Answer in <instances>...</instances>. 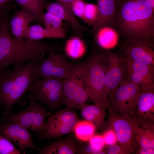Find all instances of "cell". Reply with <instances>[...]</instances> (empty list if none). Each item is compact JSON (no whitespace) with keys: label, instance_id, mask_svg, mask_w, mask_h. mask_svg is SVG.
<instances>
[{"label":"cell","instance_id":"1","mask_svg":"<svg viewBox=\"0 0 154 154\" xmlns=\"http://www.w3.org/2000/svg\"><path fill=\"white\" fill-rule=\"evenodd\" d=\"M113 27L126 41L153 42L154 9L145 0L120 2Z\"/></svg>","mask_w":154,"mask_h":154},{"label":"cell","instance_id":"2","mask_svg":"<svg viewBox=\"0 0 154 154\" xmlns=\"http://www.w3.org/2000/svg\"><path fill=\"white\" fill-rule=\"evenodd\" d=\"M39 60L13 65L12 68L0 72V106L3 117L9 115L13 106H24L25 96L33 82L37 80Z\"/></svg>","mask_w":154,"mask_h":154},{"label":"cell","instance_id":"3","mask_svg":"<svg viewBox=\"0 0 154 154\" xmlns=\"http://www.w3.org/2000/svg\"><path fill=\"white\" fill-rule=\"evenodd\" d=\"M7 14L0 23V72L12 65L24 62L28 48L23 40L15 37L9 28Z\"/></svg>","mask_w":154,"mask_h":154},{"label":"cell","instance_id":"4","mask_svg":"<svg viewBox=\"0 0 154 154\" xmlns=\"http://www.w3.org/2000/svg\"><path fill=\"white\" fill-rule=\"evenodd\" d=\"M63 102L66 108H80L89 98L90 91L85 76L84 62L74 65L63 79Z\"/></svg>","mask_w":154,"mask_h":154},{"label":"cell","instance_id":"5","mask_svg":"<svg viewBox=\"0 0 154 154\" xmlns=\"http://www.w3.org/2000/svg\"><path fill=\"white\" fill-rule=\"evenodd\" d=\"M104 74L105 94L108 100L112 93L128 79L124 56L112 52L97 53Z\"/></svg>","mask_w":154,"mask_h":154},{"label":"cell","instance_id":"6","mask_svg":"<svg viewBox=\"0 0 154 154\" xmlns=\"http://www.w3.org/2000/svg\"><path fill=\"white\" fill-rule=\"evenodd\" d=\"M28 107L17 113L12 112L8 116L0 119V122L7 121L17 123L25 128L36 133L38 138L42 139L44 132L46 118L52 115L37 101L28 95Z\"/></svg>","mask_w":154,"mask_h":154},{"label":"cell","instance_id":"7","mask_svg":"<svg viewBox=\"0 0 154 154\" xmlns=\"http://www.w3.org/2000/svg\"><path fill=\"white\" fill-rule=\"evenodd\" d=\"M63 79L48 77L36 80L30 88L28 95L51 110L59 108L64 105Z\"/></svg>","mask_w":154,"mask_h":154},{"label":"cell","instance_id":"8","mask_svg":"<svg viewBox=\"0 0 154 154\" xmlns=\"http://www.w3.org/2000/svg\"><path fill=\"white\" fill-rule=\"evenodd\" d=\"M140 94L137 86L128 79L110 95L107 107L109 113L117 112L125 117L131 118Z\"/></svg>","mask_w":154,"mask_h":154},{"label":"cell","instance_id":"9","mask_svg":"<svg viewBox=\"0 0 154 154\" xmlns=\"http://www.w3.org/2000/svg\"><path fill=\"white\" fill-rule=\"evenodd\" d=\"M84 69L86 81L90 91L89 98L94 104L107 106L108 101L104 88V74L97 53L92 52L86 62Z\"/></svg>","mask_w":154,"mask_h":154},{"label":"cell","instance_id":"10","mask_svg":"<svg viewBox=\"0 0 154 154\" xmlns=\"http://www.w3.org/2000/svg\"><path fill=\"white\" fill-rule=\"evenodd\" d=\"M80 120L71 109L66 108L57 111L48 118L42 139L59 138L73 131L74 127Z\"/></svg>","mask_w":154,"mask_h":154},{"label":"cell","instance_id":"11","mask_svg":"<svg viewBox=\"0 0 154 154\" xmlns=\"http://www.w3.org/2000/svg\"><path fill=\"white\" fill-rule=\"evenodd\" d=\"M37 65V79L52 77L64 79L70 74L74 65L64 56L56 52H50L48 57L39 60Z\"/></svg>","mask_w":154,"mask_h":154},{"label":"cell","instance_id":"12","mask_svg":"<svg viewBox=\"0 0 154 154\" xmlns=\"http://www.w3.org/2000/svg\"><path fill=\"white\" fill-rule=\"evenodd\" d=\"M105 126L108 129L114 131L120 143L132 145L134 139L140 129L131 118L125 117L117 112L109 113Z\"/></svg>","mask_w":154,"mask_h":154},{"label":"cell","instance_id":"13","mask_svg":"<svg viewBox=\"0 0 154 154\" xmlns=\"http://www.w3.org/2000/svg\"><path fill=\"white\" fill-rule=\"evenodd\" d=\"M0 134L17 145L21 152L26 149L37 148L28 130L16 123L7 121L0 122Z\"/></svg>","mask_w":154,"mask_h":154},{"label":"cell","instance_id":"14","mask_svg":"<svg viewBox=\"0 0 154 154\" xmlns=\"http://www.w3.org/2000/svg\"><path fill=\"white\" fill-rule=\"evenodd\" d=\"M122 49L125 58L154 66L153 42L135 40L127 41Z\"/></svg>","mask_w":154,"mask_h":154},{"label":"cell","instance_id":"15","mask_svg":"<svg viewBox=\"0 0 154 154\" xmlns=\"http://www.w3.org/2000/svg\"><path fill=\"white\" fill-rule=\"evenodd\" d=\"M131 119L140 128L147 127L154 122V91L141 92Z\"/></svg>","mask_w":154,"mask_h":154},{"label":"cell","instance_id":"16","mask_svg":"<svg viewBox=\"0 0 154 154\" xmlns=\"http://www.w3.org/2000/svg\"><path fill=\"white\" fill-rule=\"evenodd\" d=\"M120 2L119 0H97L98 18L96 24L92 27L91 33H96L104 26L113 27Z\"/></svg>","mask_w":154,"mask_h":154},{"label":"cell","instance_id":"17","mask_svg":"<svg viewBox=\"0 0 154 154\" xmlns=\"http://www.w3.org/2000/svg\"><path fill=\"white\" fill-rule=\"evenodd\" d=\"M44 9L57 16L62 21H66L71 27L74 36L80 37L87 31V29L82 25L73 13L68 11L60 3L57 2L48 3Z\"/></svg>","mask_w":154,"mask_h":154},{"label":"cell","instance_id":"18","mask_svg":"<svg viewBox=\"0 0 154 154\" xmlns=\"http://www.w3.org/2000/svg\"><path fill=\"white\" fill-rule=\"evenodd\" d=\"M107 106L94 104L82 106L80 110L84 119L93 124L96 129L101 130L105 127Z\"/></svg>","mask_w":154,"mask_h":154},{"label":"cell","instance_id":"19","mask_svg":"<svg viewBox=\"0 0 154 154\" xmlns=\"http://www.w3.org/2000/svg\"><path fill=\"white\" fill-rule=\"evenodd\" d=\"M78 146L70 136L55 141L42 148L37 147L39 154H74L78 153Z\"/></svg>","mask_w":154,"mask_h":154},{"label":"cell","instance_id":"20","mask_svg":"<svg viewBox=\"0 0 154 154\" xmlns=\"http://www.w3.org/2000/svg\"><path fill=\"white\" fill-rule=\"evenodd\" d=\"M34 22L35 20L31 15L21 8L10 18L9 22L10 31L16 38L24 39L23 35L25 29L30 23Z\"/></svg>","mask_w":154,"mask_h":154},{"label":"cell","instance_id":"21","mask_svg":"<svg viewBox=\"0 0 154 154\" xmlns=\"http://www.w3.org/2000/svg\"><path fill=\"white\" fill-rule=\"evenodd\" d=\"M15 1L21 9L29 13L35 22L40 25L43 24L44 12L48 0H11Z\"/></svg>","mask_w":154,"mask_h":154},{"label":"cell","instance_id":"22","mask_svg":"<svg viewBox=\"0 0 154 154\" xmlns=\"http://www.w3.org/2000/svg\"><path fill=\"white\" fill-rule=\"evenodd\" d=\"M96 34L98 44L103 48L110 49L115 47L117 43L118 33L111 27H104L99 29Z\"/></svg>","mask_w":154,"mask_h":154},{"label":"cell","instance_id":"23","mask_svg":"<svg viewBox=\"0 0 154 154\" xmlns=\"http://www.w3.org/2000/svg\"><path fill=\"white\" fill-rule=\"evenodd\" d=\"M43 25L49 32L54 35L57 38L67 37L65 31L62 27V21L59 17L50 12L44 13Z\"/></svg>","mask_w":154,"mask_h":154},{"label":"cell","instance_id":"24","mask_svg":"<svg viewBox=\"0 0 154 154\" xmlns=\"http://www.w3.org/2000/svg\"><path fill=\"white\" fill-rule=\"evenodd\" d=\"M48 38L56 37L45 28L38 24L29 26L25 29L23 35V38L27 41H37Z\"/></svg>","mask_w":154,"mask_h":154},{"label":"cell","instance_id":"25","mask_svg":"<svg viewBox=\"0 0 154 154\" xmlns=\"http://www.w3.org/2000/svg\"><path fill=\"white\" fill-rule=\"evenodd\" d=\"M124 57L128 71L136 73L154 83V66L136 62Z\"/></svg>","mask_w":154,"mask_h":154},{"label":"cell","instance_id":"26","mask_svg":"<svg viewBox=\"0 0 154 154\" xmlns=\"http://www.w3.org/2000/svg\"><path fill=\"white\" fill-rule=\"evenodd\" d=\"M96 129L93 124L85 120L78 121L74 127L73 131L77 139L83 141H86L94 135Z\"/></svg>","mask_w":154,"mask_h":154},{"label":"cell","instance_id":"27","mask_svg":"<svg viewBox=\"0 0 154 154\" xmlns=\"http://www.w3.org/2000/svg\"><path fill=\"white\" fill-rule=\"evenodd\" d=\"M135 139L140 148H154V125L140 128Z\"/></svg>","mask_w":154,"mask_h":154},{"label":"cell","instance_id":"28","mask_svg":"<svg viewBox=\"0 0 154 154\" xmlns=\"http://www.w3.org/2000/svg\"><path fill=\"white\" fill-rule=\"evenodd\" d=\"M85 50L83 43L79 37L74 36L67 42L65 51L67 54L73 58H78L81 57Z\"/></svg>","mask_w":154,"mask_h":154},{"label":"cell","instance_id":"29","mask_svg":"<svg viewBox=\"0 0 154 154\" xmlns=\"http://www.w3.org/2000/svg\"><path fill=\"white\" fill-rule=\"evenodd\" d=\"M128 80L138 87L141 92L154 91V83L139 74L128 71Z\"/></svg>","mask_w":154,"mask_h":154},{"label":"cell","instance_id":"30","mask_svg":"<svg viewBox=\"0 0 154 154\" xmlns=\"http://www.w3.org/2000/svg\"><path fill=\"white\" fill-rule=\"evenodd\" d=\"M98 17V12L97 5L85 3L83 21L85 23L93 27L97 22Z\"/></svg>","mask_w":154,"mask_h":154},{"label":"cell","instance_id":"31","mask_svg":"<svg viewBox=\"0 0 154 154\" xmlns=\"http://www.w3.org/2000/svg\"><path fill=\"white\" fill-rule=\"evenodd\" d=\"M21 152L7 138L0 134V154H21Z\"/></svg>","mask_w":154,"mask_h":154},{"label":"cell","instance_id":"32","mask_svg":"<svg viewBox=\"0 0 154 154\" xmlns=\"http://www.w3.org/2000/svg\"><path fill=\"white\" fill-rule=\"evenodd\" d=\"M133 145L129 144H114L110 147L106 153L108 154H129L132 152Z\"/></svg>","mask_w":154,"mask_h":154},{"label":"cell","instance_id":"33","mask_svg":"<svg viewBox=\"0 0 154 154\" xmlns=\"http://www.w3.org/2000/svg\"><path fill=\"white\" fill-rule=\"evenodd\" d=\"M103 147L94 144L78 146V153L82 154H104Z\"/></svg>","mask_w":154,"mask_h":154},{"label":"cell","instance_id":"34","mask_svg":"<svg viewBox=\"0 0 154 154\" xmlns=\"http://www.w3.org/2000/svg\"><path fill=\"white\" fill-rule=\"evenodd\" d=\"M85 4V3L83 0H74L70 5L73 14L82 20L83 18Z\"/></svg>","mask_w":154,"mask_h":154},{"label":"cell","instance_id":"35","mask_svg":"<svg viewBox=\"0 0 154 154\" xmlns=\"http://www.w3.org/2000/svg\"><path fill=\"white\" fill-rule=\"evenodd\" d=\"M102 135L105 144L112 145L116 144L117 141L115 133L111 129H108Z\"/></svg>","mask_w":154,"mask_h":154},{"label":"cell","instance_id":"36","mask_svg":"<svg viewBox=\"0 0 154 154\" xmlns=\"http://www.w3.org/2000/svg\"><path fill=\"white\" fill-rule=\"evenodd\" d=\"M88 141L89 144L97 145L103 147L105 145L102 135H94Z\"/></svg>","mask_w":154,"mask_h":154},{"label":"cell","instance_id":"37","mask_svg":"<svg viewBox=\"0 0 154 154\" xmlns=\"http://www.w3.org/2000/svg\"><path fill=\"white\" fill-rule=\"evenodd\" d=\"M57 2L61 4L69 12L72 13L70 5L72 2L74 0H56Z\"/></svg>","mask_w":154,"mask_h":154},{"label":"cell","instance_id":"38","mask_svg":"<svg viewBox=\"0 0 154 154\" xmlns=\"http://www.w3.org/2000/svg\"><path fill=\"white\" fill-rule=\"evenodd\" d=\"M136 154H154V148H140L136 151Z\"/></svg>","mask_w":154,"mask_h":154},{"label":"cell","instance_id":"39","mask_svg":"<svg viewBox=\"0 0 154 154\" xmlns=\"http://www.w3.org/2000/svg\"><path fill=\"white\" fill-rule=\"evenodd\" d=\"M16 5L9 6L7 7L0 11V23L8 11L15 8Z\"/></svg>","mask_w":154,"mask_h":154},{"label":"cell","instance_id":"40","mask_svg":"<svg viewBox=\"0 0 154 154\" xmlns=\"http://www.w3.org/2000/svg\"><path fill=\"white\" fill-rule=\"evenodd\" d=\"M11 0H0V11L9 6Z\"/></svg>","mask_w":154,"mask_h":154},{"label":"cell","instance_id":"41","mask_svg":"<svg viewBox=\"0 0 154 154\" xmlns=\"http://www.w3.org/2000/svg\"><path fill=\"white\" fill-rule=\"evenodd\" d=\"M147 1L154 9V0H145Z\"/></svg>","mask_w":154,"mask_h":154},{"label":"cell","instance_id":"42","mask_svg":"<svg viewBox=\"0 0 154 154\" xmlns=\"http://www.w3.org/2000/svg\"><path fill=\"white\" fill-rule=\"evenodd\" d=\"M1 109H2V107H1V106H0V110Z\"/></svg>","mask_w":154,"mask_h":154}]
</instances>
